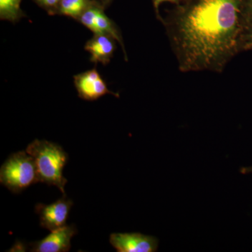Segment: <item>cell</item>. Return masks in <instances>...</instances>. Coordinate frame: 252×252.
<instances>
[{"label":"cell","instance_id":"obj_15","mask_svg":"<svg viewBox=\"0 0 252 252\" xmlns=\"http://www.w3.org/2000/svg\"><path fill=\"white\" fill-rule=\"evenodd\" d=\"M152 1H153L154 7V9H155L157 17L161 22L162 17L160 16V13H159V6H160V5L162 2L170 1V2L175 3V4H180L181 2H184L185 0H152Z\"/></svg>","mask_w":252,"mask_h":252},{"label":"cell","instance_id":"obj_4","mask_svg":"<svg viewBox=\"0 0 252 252\" xmlns=\"http://www.w3.org/2000/svg\"><path fill=\"white\" fill-rule=\"evenodd\" d=\"M104 9L105 8L102 5L94 1V4L81 15L78 21L90 30L94 34H107L114 38L122 46L124 56L127 60L122 33L117 25L104 13Z\"/></svg>","mask_w":252,"mask_h":252},{"label":"cell","instance_id":"obj_6","mask_svg":"<svg viewBox=\"0 0 252 252\" xmlns=\"http://www.w3.org/2000/svg\"><path fill=\"white\" fill-rule=\"evenodd\" d=\"M74 84L79 97L85 100H96L107 94L119 97V94L109 90L105 81L94 68L74 75Z\"/></svg>","mask_w":252,"mask_h":252},{"label":"cell","instance_id":"obj_13","mask_svg":"<svg viewBox=\"0 0 252 252\" xmlns=\"http://www.w3.org/2000/svg\"><path fill=\"white\" fill-rule=\"evenodd\" d=\"M242 49L243 51L252 50V24L249 25L244 33Z\"/></svg>","mask_w":252,"mask_h":252},{"label":"cell","instance_id":"obj_3","mask_svg":"<svg viewBox=\"0 0 252 252\" xmlns=\"http://www.w3.org/2000/svg\"><path fill=\"white\" fill-rule=\"evenodd\" d=\"M39 182L35 163L26 151L12 154L0 169V183L14 193H20Z\"/></svg>","mask_w":252,"mask_h":252},{"label":"cell","instance_id":"obj_12","mask_svg":"<svg viewBox=\"0 0 252 252\" xmlns=\"http://www.w3.org/2000/svg\"><path fill=\"white\" fill-rule=\"evenodd\" d=\"M36 4L47 11L50 15L57 14L58 9L62 0H34Z\"/></svg>","mask_w":252,"mask_h":252},{"label":"cell","instance_id":"obj_16","mask_svg":"<svg viewBox=\"0 0 252 252\" xmlns=\"http://www.w3.org/2000/svg\"><path fill=\"white\" fill-rule=\"evenodd\" d=\"M240 173L247 175V174H252V166L243 167L240 169Z\"/></svg>","mask_w":252,"mask_h":252},{"label":"cell","instance_id":"obj_14","mask_svg":"<svg viewBox=\"0 0 252 252\" xmlns=\"http://www.w3.org/2000/svg\"><path fill=\"white\" fill-rule=\"evenodd\" d=\"M243 14L248 26L252 24V0H243Z\"/></svg>","mask_w":252,"mask_h":252},{"label":"cell","instance_id":"obj_11","mask_svg":"<svg viewBox=\"0 0 252 252\" xmlns=\"http://www.w3.org/2000/svg\"><path fill=\"white\" fill-rule=\"evenodd\" d=\"M22 0H0V18L16 23L26 15L21 9Z\"/></svg>","mask_w":252,"mask_h":252},{"label":"cell","instance_id":"obj_2","mask_svg":"<svg viewBox=\"0 0 252 252\" xmlns=\"http://www.w3.org/2000/svg\"><path fill=\"white\" fill-rule=\"evenodd\" d=\"M26 151L34 159L39 182L55 186L66 195L64 187L67 180L63 172L68 161V155L62 147L47 140H34Z\"/></svg>","mask_w":252,"mask_h":252},{"label":"cell","instance_id":"obj_17","mask_svg":"<svg viewBox=\"0 0 252 252\" xmlns=\"http://www.w3.org/2000/svg\"><path fill=\"white\" fill-rule=\"evenodd\" d=\"M94 1H97L99 4L102 5L104 8H106L109 6L112 0H94Z\"/></svg>","mask_w":252,"mask_h":252},{"label":"cell","instance_id":"obj_10","mask_svg":"<svg viewBox=\"0 0 252 252\" xmlns=\"http://www.w3.org/2000/svg\"><path fill=\"white\" fill-rule=\"evenodd\" d=\"M94 0H62L57 14L78 21L81 15L94 4Z\"/></svg>","mask_w":252,"mask_h":252},{"label":"cell","instance_id":"obj_7","mask_svg":"<svg viewBox=\"0 0 252 252\" xmlns=\"http://www.w3.org/2000/svg\"><path fill=\"white\" fill-rule=\"evenodd\" d=\"M109 242L118 252H157L159 243L156 237L140 233H112Z\"/></svg>","mask_w":252,"mask_h":252},{"label":"cell","instance_id":"obj_8","mask_svg":"<svg viewBox=\"0 0 252 252\" xmlns=\"http://www.w3.org/2000/svg\"><path fill=\"white\" fill-rule=\"evenodd\" d=\"M77 233L74 225H65L62 228L51 231L49 235L30 244L33 252H67L70 250L71 240Z\"/></svg>","mask_w":252,"mask_h":252},{"label":"cell","instance_id":"obj_5","mask_svg":"<svg viewBox=\"0 0 252 252\" xmlns=\"http://www.w3.org/2000/svg\"><path fill=\"white\" fill-rule=\"evenodd\" d=\"M72 205V200L67 198L66 195L49 205L36 204L35 212L39 215L41 228L51 232L67 225L66 222Z\"/></svg>","mask_w":252,"mask_h":252},{"label":"cell","instance_id":"obj_9","mask_svg":"<svg viewBox=\"0 0 252 252\" xmlns=\"http://www.w3.org/2000/svg\"><path fill=\"white\" fill-rule=\"evenodd\" d=\"M116 41L107 34H94L91 39L86 41L84 49L90 54L91 62L106 65L110 63L117 49Z\"/></svg>","mask_w":252,"mask_h":252},{"label":"cell","instance_id":"obj_1","mask_svg":"<svg viewBox=\"0 0 252 252\" xmlns=\"http://www.w3.org/2000/svg\"><path fill=\"white\" fill-rule=\"evenodd\" d=\"M161 23L182 72H223L248 26L243 0H185Z\"/></svg>","mask_w":252,"mask_h":252}]
</instances>
